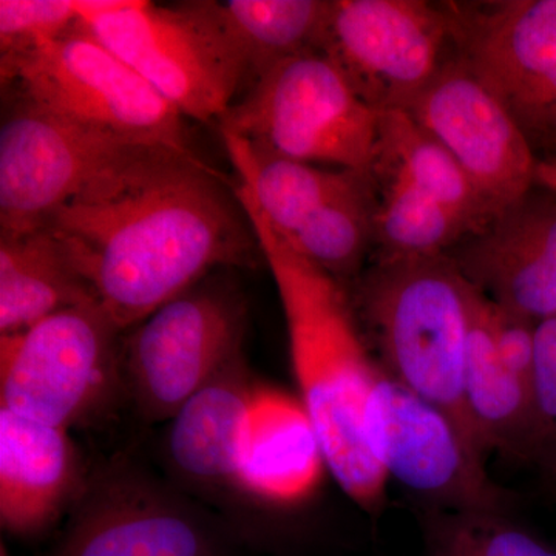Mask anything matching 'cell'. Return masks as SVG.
<instances>
[{
    "mask_svg": "<svg viewBox=\"0 0 556 556\" xmlns=\"http://www.w3.org/2000/svg\"><path fill=\"white\" fill-rule=\"evenodd\" d=\"M40 229L121 332L215 270L265 262L236 185L170 146H130Z\"/></svg>",
    "mask_w": 556,
    "mask_h": 556,
    "instance_id": "1",
    "label": "cell"
},
{
    "mask_svg": "<svg viewBox=\"0 0 556 556\" xmlns=\"http://www.w3.org/2000/svg\"><path fill=\"white\" fill-rule=\"evenodd\" d=\"M237 197L257 233L287 320L292 369L327 466L358 506L382 503L388 477L364 438V412L379 364L362 336L346 289L300 255L269 225L247 186Z\"/></svg>",
    "mask_w": 556,
    "mask_h": 556,
    "instance_id": "2",
    "label": "cell"
},
{
    "mask_svg": "<svg viewBox=\"0 0 556 556\" xmlns=\"http://www.w3.org/2000/svg\"><path fill=\"white\" fill-rule=\"evenodd\" d=\"M345 289L379 367L447 413L484 455L464 396L475 288L455 262L448 255L371 258Z\"/></svg>",
    "mask_w": 556,
    "mask_h": 556,
    "instance_id": "3",
    "label": "cell"
},
{
    "mask_svg": "<svg viewBox=\"0 0 556 556\" xmlns=\"http://www.w3.org/2000/svg\"><path fill=\"white\" fill-rule=\"evenodd\" d=\"M76 7L87 30L186 119L218 124L248 83L247 61L218 2L76 0Z\"/></svg>",
    "mask_w": 556,
    "mask_h": 556,
    "instance_id": "4",
    "label": "cell"
},
{
    "mask_svg": "<svg viewBox=\"0 0 556 556\" xmlns=\"http://www.w3.org/2000/svg\"><path fill=\"white\" fill-rule=\"evenodd\" d=\"M380 116L321 50L299 54L252 84L217 129L283 159L367 170Z\"/></svg>",
    "mask_w": 556,
    "mask_h": 556,
    "instance_id": "5",
    "label": "cell"
},
{
    "mask_svg": "<svg viewBox=\"0 0 556 556\" xmlns=\"http://www.w3.org/2000/svg\"><path fill=\"white\" fill-rule=\"evenodd\" d=\"M98 303L0 336V408L46 426H84L126 394L123 340Z\"/></svg>",
    "mask_w": 556,
    "mask_h": 556,
    "instance_id": "6",
    "label": "cell"
},
{
    "mask_svg": "<svg viewBox=\"0 0 556 556\" xmlns=\"http://www.w3.org/2000/svg\"><path fill=\"white\" fill-rule=\"evenodd\" d=\"M0 73L25 100L87 129L135 144L190 149L185 116L83 22L0 62Z\"/></svg>",
    "mask_w": 556,
    "mask_h": 556,
    "instance_id": "7",
    "label": "cell"
},
{
    "mask_svg": "<svg viewBox=\"0 0 556 556\" xmlns=\"http://www.w3.org/2000/svg\"><path fill=\"white\" fill-rule=\"evenodd\" d=\"M248 308L226 269L169 300L123 340L126 396L149 422L170 420L240 353Z\"/></svg>",
    "mask_w": 556,
    "mask_h": 556,
    "instance_id": "8",
    "label": "cell"
},
{
    "mask_svg": "<svg viewBox=\"0 0 556 556\" xmlns=\"http://www.w3.org/2000/svg\"><path fill=\"white\" fill-rule=\"evenodd\" d=\"M455 53L510 113L538 161H556V0L444 2Z\"/></svg>",
    "mask_w": 556,
    "mask_h": 556,
    "instance_id": "9",
    "label": "cell"
},
{
    "mask_svg": "<svg viewBox=\"0 0 556 556\" xmlns=\"http://www.w3.org/2000/svg\"><path fill=\"white\" fill-rule=\"evenodd\" d=\"M321 51L379 113L405 112L455 54L444 2L332 0Z\"/></svg>",
    "mask_w": 556,
    "mask_h": 556,
    "instance_id": "10",
    "label": "cell"
},
{
    "mask_svg": "<svg viewBox=\"0 0 556 556\" xmlns=\"http://www.w3.org/2000/svg\"><path fill=\"white\" fill-rule=\"evenodd\" d=\"M233 535L199 506L130 466L87 482L43 556H230Z\"/></svg>",
    "mask_w": 556,
    "mask_h": 556,
    "instance_id": "11",
    "label": "cell"
},
{
    "mask_svg": "<svg viewBox=\"0 0 556 556\" xmlns=\"http://www.w3.org/2000/svg\"><path fill=\"white\" fill-rule=\"evenodd\" d=\"M365 444L388 478L456 514H497L503 496L459 426L379 368L364 412Z\"/></svg>",
    "mask_w": 556,
    "mask_h": 556,
    "instance_id": "12",
    "label": "cell"
},
{
    "mask_svg": "<svg viewBox=\"0 0 556 556\" xmlns=\"http://www.w3.org/2000/svg\"><path fill=\"white\" fill-rule=\"evenodd\" d=\"M134 144L53 115L20 94L0 126V237L42 228L58 207Z\"/></svg>",
    "mask_w": 556,
    "mask_h": 556,
    "instance_id": "13",
    "label": "cell"
},
{
    "mask_svg": "<svg viewBox=\"0 0 556 556\" xmlns=\"http://www.w3.org/2000/svg\"><path fill=\"white\" fill-rule=\"evenodd\" d=\"M405 112L497 214L536 186L538 161L510 113L456 53Z\"/></svg>",
    "mask_w": 556,
    "mask_h": 556,
    "instance_id": "14",
    "label": "cell"
},
{
    "mask_svg": "<svg viewBox=\"0 0 556 556\" xmlns=\"http://www.w3.org/2000/svg\"><path fill=\"white\" fill-rule=\"evenodd\" d=\"M471 287L527 320L556 316V190L536 185L450 254Z\"/></svg>",
    "mask_w": 556,
    "mask_h": 556,
    "instance_id": "15",
    "label": "cell"
},
{
    "mask_svg": "<svg viewBox=\"0 0 556 556\" xmlns=\"http://www.w3.org/2000/svg\"><path fill=\"white\" fill-rule=\"evenodd\" d=\"M68 431L0 408V525L10 535H46L87 485Z\"/></svg>",
    "mask_w": 556,
    "mask_h": 556,
    "instance_id": "16",
    "label": "cell"
},
{
    "mask_svg": "<svg viewBox=\"0 0 556 556\" xmlns=\"http://www.w3.org/2000/svg\"><path fill=\"white\" fill-rule=\"evenodd\" d=\"M325 468L320 438L302 401L257 387L241 426L233 485L266 503L292 506L316 492Z\"/></svg>",
    "mask_w": 556,
    "mask_h": 556,
    "instance_id": "17",
    "label": "cell"
},
{
    "mask_svg": "<svg viewBox=\"0 0 556 556\" xmlns=\"http://www.w3.org/2000/svg\"><path fill=\"white\" fill-rule=\"evenodd\" d=\"M251 378L240 351L172 417L167 457L179 477L200 485H233L241 426L258 387Z\"/></svg>",
    "mask_w": 556,
    "mask_h": 556,
    "instance_id": "18",
    "label": "cell"
},
{
    "mask_svg": "<svg viewBox=\"0 0 556 556\" xmlns=\"http://www.w3.org/2000/svg\"><path fill=\"white\" fill-rule=\"evenodd\" d=\"M464 396L484 455L492 450L514 456L532 455V386L501 361L490 328L489 299L477 288L471 305Z\"/></svg>",
    "mask_w": 556,
    "mask_h": 556,
    "instance_id": "19",
    "label": "cell"
},
{
    "mask_svg": "<svg viewBox=\"0 0 556 556\" xmlns=\"http://www.w3.org/2000/svg\"><path fill=\"white\" fill-rule=\"evenodd\" d=\"M86 303L97 300L46 229L0 237V336Z\"/></svg>",
    "mask_w": 556,
    "mask_h": 556,
    "instance_id": "20",
    "label": "cell"
},
{
    "mask_svg": "<svg viewBox=\"0 0 556 556\" xmlns=\"http://www.w3.org/2000/svg\"><path fill=\"white\" fill-rule=\"evenodd\" d=\"M219 135L237 179L247 186L269 225L285 239L298 232L329 200L356 185L365 172L283 159L236 135Z\"/></svg>",
    "mask_w": 556,
    "mask_h": 556,
    "instance_id": "21",
    "label": "cell"
},
{
    "mask_svg": "<svg viewBox=\"0 0 556 556\" xmlns=\"http://www.w3.org/2000/svg\"><path fill=\"white\" fill-rule=\"evenodd\" d=\"M332 0H228L219 13L248 65V84L285 61L320 50Z\"/></svg>",
    "mask_w": 556,
    "mask_h": 556,
    "instance_id": "22",
    "label": "cell"
},
{
    "mask_svg": "<svg viewBox=\"0 0 556 556\" xmlns=\"http://www.w3.org/2000/svg\"><path fill=\"white\" fill-rule=\"evenodd\" d=\"M285 240L346 287L372 254V197L367 174L364 172L356 185L329 200Z\"/></svg>",
    "mask_w": 556,
    "mask_h": 556,
    "instance_id": "23",
    "label": "cell"
},
{
    "mask_svg": "<svg viewBox=\"0 0 556 556\" xmlns=\"http://www.w3.org/2000/svg\"><path fill=\"white\" fill-rule=\"evenodd\" d=\"M79 22L76 0H0V62L62 38Z\"/></svg>",
    "mask_w": 556,
    "mask_h": 556,
    "instance_id": "24",
    "label": "cell"
},
{
    "mask_svg": "<svg viewBox=\"0 0 556 556\" xmlns=\"http://www.w3.org/2000/svg\"><path fill=\"white\" fill-rule=\"evenodd\" d=\"M439 535L442 556H556L497 514H456Z\"/></svg>",
    "mask_w": 556,
    "mask_h": 556,
    "instance_id": "25",
    "label": "cell"
},
{
    "mask_svg": "<svg viewBox=\"0 0 556 556\" xmlns=\"http://www.w3.org/2000/svg\"><path fill=\"white\" fill-rule=\"evenodd\" d=\"M532 393V455L556 457V316L536 324Z\"/></svg>",
    "mask_w": 556,
    "mask_h": 556,
    "instance_id": "26",
    "label": "cell"
},
{
    "mask_svg": "<svg viewBox=\"0 0 556 556\" xmlns=\"http://www.w3.org/2000/svg\"><path fill=\"white\" fill-rule=\"evenodd\" d=\"M536 185L556 190V161L554 164H548V166L538 169Z\"/></svg>",
    "mask_w": 556,
    "mask_h": 556,
    "instance_id": "27",
    "label": "cell"
},
{
    "mask_svg": "<svg viewBox=\"0 0 556 556\" xmlns=\"http://www.w3.org/2000/svg\"><path fill=\"white\" fill-rule=\"evenodd\" d=\"M0 556H10L9 551H7L5 546L0 547Z\"/></svg>",
    "mask_w": 556,
    "mask_h": 556,
    "instance_id": "28",
    "label": "cell"
}]
</instances>
